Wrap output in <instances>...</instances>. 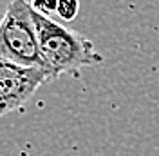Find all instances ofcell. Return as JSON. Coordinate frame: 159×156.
I'll use <instances>...</instances> for the list:
<instances>
[{
  "label": "cell",
  "instance_id": "obj_1",
  "mask_svg": "<svg viewBox=\"0 0 159 156\" xmlns=\"http://www.w3.org/2000/svg\"><path fill=\"white\" fill-rule=\"evenodd\" d=\"M33 20L36 26L40 55L51 80L60 75L76 73L81 67L103 64L105 58L96 51L92 40L80 31L70 29L51 17L40 15L34 9Z\"/></svg>",
  "mask_w": 159,
  "mask_h": 156
},
{
  "label": "cell",
  "instance_id": "obj_2",
  "mask_svg": "<svg viewBox=\"0 0 159 156\" xmlns=\"http://www.w3.org/2000/svg\"><path fill=\"white\" fill-rule=\"evenodd\" d=\"M0 58L45 69L29 0H11L0 20Z\"/></svg>",
  "mask_w": 159,
  "mask_h": 156
},
{
  "label": "cell",
  "instance_id": "obj_3",
  "mask_svg": "<svg viewBox=\"0 0 159 156\" xmlns=\"http://www.w3.org/2000/svg\"><path fill=\"white\" fill-rule=\"evenodd\" d=\"M47 80L45 69L0 58V116L20 109Z\"/></svg>",
  "mask_w": 159,
  "mask_h": 156
},
{
  "label": "cell",
  "instance_id": "obj_4",
  "mask_svg": "<svg viewBox=\"0 0 159 156\" xmlns=\"http://www.w3.org/2000/svg\"><path fill=\"white\" fill-rule=\"evenodd\" d=\"M80 13V0H58L56 17L63 22H72Z\"/></svg>",
  "mask_w": 159,
  "mask_h": 156
},
{
  "label": "cell",
  "instance_id": "obj_5",
  "mask_svg": "<svg viewBox=\"0 0 159 156\" xmlns=\"http://www.w3.org/2000/svg\"><path fill=\"white\" fill-rule=\"evenodd\" d=\"M29 6L40 15L52 17V15H56L58 0H29Z\"/></svg>",
  "mask_w": 159,
  "mask_h": 156
}]
</instances>
